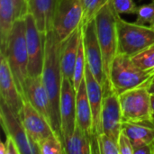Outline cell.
Masks as SVG:
<instances>
[{
    "label": "cell",
    "instance_id": "cell-16",
    "mask_svg": "<svg viewBox=\"0 0 154 154\" xmlns=\"http://www.w3.org/2000/svg\"><path fill=\"white\" fill-rule=\"evenodd\" d=\"M85 83L92 111L94 135L98 138V136L102 134L101 114L104 99V89L92 74L88 64L86 65L85 70Z\"/></svg>",
    "mask_w": 154,
    "mask_h": 154
},
{
    "label": "cell",
    "instance_id": "cell-33",
    "mask_svg": "<svg viewBox=\"0 0 154 154\" xmlns=\"http://www.w3.org/2000/svg\"><path fill=\"white\" fill-rule=\"evenodd\" d=\"M0 154H6V147L5 143H0Z\"/></svg>",
    "mask_w": 154,
    "mask_h": 154
},
{
    "label": "cell",
    "instance_id": "cell-2",
    "mask_svg": "<svg viewBox=\"0 0 154 154\" xmlns=\"http://www.w3.org/2000/svg\"><path fill=\"white\" fill-rule=\"evenodd\" d=\"M118 14L109 1L105 5L95 16L97 34L101 48L106 85L104 94L112 91L109 76L113 61L118 53V39H117V16Z\"/></svg>",
    "mask_w": 154,
    "mask_h": 154
},
{
    "label": "cell",
    "instance_id": "cell-4",
    "mask_svg": "<svg viewBox=\"0 0 154 154\" xmlns=\"http://www.w3.org/2000/svg\"><path fill=\"white\" fill-rule=\"evenodd\" d=\"M154 82V72H148L138 68L131 57L117 53L109 76L111 88L119 96L122 93L143 87L150 88Z\"/></svg>",
    "mask_w": 154,
    "mask_h": 154
},
{
    "label": "cell",
    "instance_id": "cell-13",
    "mask_svg": "<svg viewBox=\"0 0 154 154\" xmlns=\"http://www.w3.org/2000/svg\"><path fill=\"white\" fill-rule=\"evenodd\" d=\"M123 123L119 96L114 90L104 94L101 114L102 134H107L117 142L122 132Z\"/></svg>",
    "mask_w": 154,
    "mask_h": 154
},
{
    "label": "cell",
    "instance_id": "cell-6",
    "mask_svg": "<svg viewBox=\"0 0 154 154\" xmlns=\"http://www.w3.org/2000/svg\"><path fill=\"white\" fill-rule=\"evenodd\" d=\"M124 122L152 123L151 92L149 88L143 87L125 91L119 95Z\"/></svg>",
    "mask_w": 154,
    "mask_h": 154
},
{
    "label": "cell",
    "instance_id": "cell-12",
    "mask_svg": "<svg viewBox=\"0 0 154 154\" xmlns=\"http://www.w3.org/2000/svg\"><path fill=\"white\" fill-rule=\"evenodd\" d=\"M19 117L28 136L36 144L44 138L56 134L50 122L25 98Z\"/></svg>",
    "mask_w": 154,
    "mask_h": 154
},
{
    "label": "cell",
    "instance_id": "cell-5",
    "mask_svg": "<svg viewBox=\"0 0 154 154\" xmlns=\"http://www.w3.org/2000/svg\"><path fill=\"white\" fill-rule=\"evenodd\" d=\"M118 53L132 57L154 44V28L117 16Z\"/></svg>",
    "mask_w": 154,
    "mask_h": 154
},
{
    "label": "cell",
    "instance_id": "cell-18",
    "mask_svg": "<svg viewBox=\"0 0 154 154\" xmlns=\"http://www.w3.org/2000/svg\"><path fill=\"white\" fill-rule=\"evenodd\" d=\"M56 2L57 0H27L28 13L32 14L37 27L44 34L52 28Z\"/></svg>",
    "mask_w": 154,
    "mask_h": 154
},
{
    "label": "cell",
    "instance_id": "cell-1",
    "mask_svg": "<svg viewBox=\"0 0 154 154\" xmlns=\"http://www.w3.org/2000/svg\"><path fill=\"white\" fill-rule=\"evenodd\" d=\"M60 48L61 42L51 28L45 33V54L42 78L51 102V126L62 141L60 116V90L63 78L60 68Z\"/></svg>",
    "mask_w": 154,
    "mask_h": 154
},
{
    "label": "cell",
    "instance_id": "cell-28",
    "mask_svg": "<svg viewBox=\"0 0 154 154\" xmlns=\"http://www.w3.org/2000/svg\"><path fill=\"white\" fill-rule=\"evenodd\" d=\"M114 9L118 14H136L138 6L134 0H110Z\"/></svg>",
    "mask_w": 154,
    "mask_h": 154
},
{
    "label": "cell",
    "instance_id": "cell-10",
    "mask_svg": "<svg viewBox=\"0 0 154 154\" xmlns=\"http://www.w3.org/2000/svg\"><path fill=\"white\" fill-rule=\"evenodd\" d=\"M82 36L87 64L96 79L104 89L106 85L104 62L101 48L97 39L95 19L82 24Z\"/></svg>",
    "mask_w": 154,
    "mask_h": 154
},
{
    "label": "cell",
    "instance_id": "cell-17",
    "mask_svg": "<svg viewBox=\"0 0 154 154\" xmlns=\"http://www.w3.org/2000/svg\"><path fill=\"white\" fill-rule=\"evenodd\" d=\"M81 35H82V25L79 27L65 41L61 42V48H60L61 72L63 77L70 79L71 81L73 80L74 68H75Z\"/></svg>",
    "mask_w": 154,
    "mask_h": 154
},
{
    "label": "cell",
    "instance_id": "cell-24",
    "mask_svg": "<svg viewBox=\"0 0 154 154\" xmlns=\"http://www.w3.org/2000/svg\"><path fill=\"white\" fill-rule=\"evenodd\" d=\"M133 62L141 69L154 72V44L131 57Z\"/></svg>",
    "mask_w": 154,
    "mask_h": 154
},
{
    "label": "cell",
    "instance_id": "cell-15",
    "mask_svg": "<svg viewBox=\"0 0 154 154\" xmlns=\"http://www.w3.org/2000/svg\"><path fill=\"white\" fill-rule=\"evenodd\" d=\"M23 97L28 100L32 106L50 122L51 125V102L47 90L44 87L42 75L37 77L28 76L23 85Z\"/></svg>",
    "mask_w": 154,
    "mask_h": 154
},
{
    "label": "cell",
    "instance_id": "cell-30",
    "mask_svg": "<svg viewBox=\"0 0 154 154\" xmlns=\"http://www.w3.org/2000/svg\"><path fill=\"white\" fill-rule=\"evenodd\" d=\"M14 11H15V17L22 18L28 13V6H27V0H13Z\"/></svg>",
    "mask_w": 154,
    "mask_h": 154
},
{
    "label": "cell",
    "instance_id": "cell-8",
    "mask_svg": "<svg viewBox=\"0 0 154 154\" xmlns=\"http://www.w3.org/2000/svg\"><path fill=\"white\" fill-rule=\"evenodd\" d=\"M23 19L26 26V45L28 51V73L30 77L41 76L44 65L45 34L41 32L32 14L27 13Z\"/></svg>",
    "mask_w": 154,
    "mask_h": 154
},
{
    "label": "cell",
    "instance_id": "cell-19",
    "mask_svg": "<svg viewBox=\"0 0 154 154\" xmlns=\"http://www.w3.org/2000/svg\"><path fill=\"white\" fill-rule=\"evenodd\" d=\"M122 131L131 140L134 150L142 145L154 143V126L151 123L124 122Z\"/></svg>",
    "mask_w": 154,
    "mask_h": 154
},
{
    "label": "cell",
    "instance_id": "cell-29",
    "mask_svg": "<svg viewBox=\"0 0 154 154\" xmlns=\"http://www.w3.org/2000/svg\"><path fill=\"white\" fill-rule=\"evenodd\" d=\"M117 143L120 154H134V145L129 137L123 131L119 135Z\"/></svg>",
    "mask_w": 154,
    "mask_h": 154
},
{
    "label": "cell",
    "instance_id": "cell-11",
    "mask_svg": "<svg viewBox=\"0 0 154 154\" xmlns=\"http://www.w3.org/2000/svg\"><path fill=\"white\" fill-rule=\"evenodd\" d=\"M60 116L63 144L73 134L77 125L76 119V90L73 82L63 77L60 90Z\"/></svg>",
    "mask_w": 154,
    "mask_h": 154
},
{
    "label": "cell",
    "instance_id": "cell-26",
    "mask_svg": "<svg viewBox=\"0 0 154 154\" xmlns=\"http://www.w3.org/2000/svg\"><path fill=\"white\" fill-rule=\"evenodd\" d=\"M136 15V23L152 26L154 24V0L151 3L138 6Z\"/></svg>",
    "mask_w": 154,
    "mask_h": 154
},
{
    "label": "cell",
    "instance_id": "cell-21",
    "mask_svg": "<svg viewBox=\"0 0 154 154\" xmlns=\"http://www.w3.org/2000/svg\"><path fill=\"white\" fill-rule=\"evenodd\" d=\"M64 149L68 154L92 153L91 138L77 125L71 136L65 141Z\"/></svg>",
    "mask_w": 154,
    "mask_h": 154
},
{
    "label": "cell",
    "instance_id": "cell-22",
    "mask_svg": "<svg viewBox=\"0 0 154 154\" xmlns=\"http://www.w3.org/2000/svg\"><path fill=\"white\" fill-rule=\"evenodd\" d=\"M86 55H85V50H84V43H83V36L81 35L79 50H78V55L76 59L75 68H74V74H73V85L75 88V90L77 91L85 79V70H86Z\"/></svg>",
    "mask_w": 154,
    "mask_h": 154
},
{
    "label": "cell",
    "instance_id": "cell-23",
    "mask_svg": "<svg viewBox=\"0 0 154 154\" xmlns=\"http://www.w3.org/2000/svg\"><path fill=\"white\" fill-rule=\"evenodd\" d=\"M39 152L41 154L65 153L64 144L57 134L50 135L37 143Z\"/></svg>",
    "mask_w": 154,
    "mask_h": 154
},
{
    "label": "cell",
    "instance_id": "cell-14",
    "mask_svg": "<svg viewBox=\"0 0 154 154\" xmlns=\"http://www.w3.org/2000/svg\"><path fill=\"white\" fill-rule=\"evenodd\" d=\"M0 97L18 116L22 110L24 97L20 92L5 56L0 53Z\"/></svg>",
    "mask_w": 154,
    "mask_h": 154
},
{
    "label": "cell",
    "instance_id": "cell-36",
    "mask_svg": "<svg viewBox=\"0 0 154 154\" xmlns=\"http://www.w3.org/2000/svg\"><path fill=\"white\" fill-rule=\"evenodd\" d=\"M152 27H153V28H154V24H153V25H152Z\"/></svg>",
    "mask_w": 154,
    "mask_h": 154
},
{
    "label": "cell",
    "instance_id": "cell-34",
    "mask_svg": "<svg viewBox=\"0 0 154 154\" xmlns=\"http://www.w3.org/2000/svg\"><path fill=\"white\" fill-rule=\"evenodd\" d=\"M149 89H150V92H151V93H154V82L151 85V87H150Z\"/></svg>",
    "mask_w": 154,
    "mask_h": 154
},
{
    "label": "cell",
    "instance_id": "cell-9",
    "mask_svg": "<svg viewBox=\"0 0 154 154\" xmlns=\"http://www.w3.org/2000/svg\"><path fill=\"white\" fill-rule=\"evenodd\" d=\"M0 121L6 136L17 144L21 154L40 153L36 143L28 136L20 117L4 102L0 101Z\"/></svg>",
    "mask_w": 154,
    "mask_h": 154
},
{
    "label": "cell",
    "instance_id": "cell-3",
    "mask_svg": "<svg viewBox=\"0 0 154 154\" xmlns=\"http://www.w3.org/2000/svg\"><path fill=\"white\" fill-rule=\"evenodd\" d=\"M15 83L23 97V85L28 78V51L26 45V26L23 17L14 21L8 36L5 53Z\"/></svg>",
    "mask_w": 154,
    "mask_h": 154
},
{
    "label": "cell",
    "instance_id": "cell-32",
    "mask_svg": "<svg viewBox=\"0 0 154 154\" xmlns=\"http://www.w3.org/2000/svg\"><path fill=\"white\" fill-rule=\"evenodd\" d=\"M151 110H152V119L154 121V93H151Z\"/></svg>",
    "mask_w": 154,
    "mask_h": 154
},
{
    "label": "cell",
    "instance_id": "cell-31",
    "mask_svg": "<svg viewBox=\"0 0 154 154\" xmlns=\"http://www.w3.org/2000/svg\"><path fill=\"white\" fill-rule=\"evenodd\" d=\"M5 144L6 147V154H21L16 143L10 136H6Z\"/></svg>",
    "mask_w": 154,
    "mask_h": 154
},
{
    "label": "cell",
    "instance_id": "cell-35",
    "mask_svg": "<svg viewBox=\"0 0 154 154\" xmlns=\"http://www.w3.org/2000/svg\"><path fill=\"white\" fill-rule=\"evenodd\" d=\"M151 124H152V125H153V126H154V121H153V122H152Z\"/></svg>",
    "mask_w": 154,
    "mask_h": 154
},
{
    "label": "cell",
    "instance_id": "cell-7",
    "mask_svg": "<svg viewBox=\"0 0 154 154\" xmlns=\"http://www.w3.org/2000/svg\"><path fill=\"white\" fill-rule=\"evenodd\" d=\"M83 18L81 0H57L52 29L60 42L65 41L82 25Z\"/></svg>",
    "mask_w": 154,
    "mask_h": 154
},
{
    "label": "cell",
    "instance_id": "cell-25",
    "mask_svg": "<svg viewBox=\"0 0 154 154\" xmlns=\"http://www.w3.org/2000/svg\"><path fill=\"white\" fill-rule=\"evenodd\" d=\"M110 0H81L83 13H84V18H83L82 24H85V23L94 20L96 14Z\"/></svg>",
    "mask_w": 154,
    "mask_h": 154
},
{
    "label": "cell",
    "instance_id": "cell-27",
    "mask_svg": "<svg viewBox=\"0 0 154 154\" xmlns=\"http://www.w3.org/2000/svg\"><path fill=\"white\" fill-rule=\"evenodd\" d=\"M99 153L102 154H120L118 143L106 134H101L98 138Z\"/></svg>",
    "mask_w": 154,
    "mask_h": 154
},
{
    "label": "cell",
    "instance_id": "cell-20",
    "mask_svg": "<svg viewBox=\"0 0 154 154\" xmlns=\"http://www.w3.org/2000/svg\"><path fill=\"white\" fill-rule=\"evenodd\" d=\"M15 20L13 0H0V53L5 51L8 36Z\"/></svg>",
    "mask_w": 154,
    "mask_h": 154
}]
</instances>
